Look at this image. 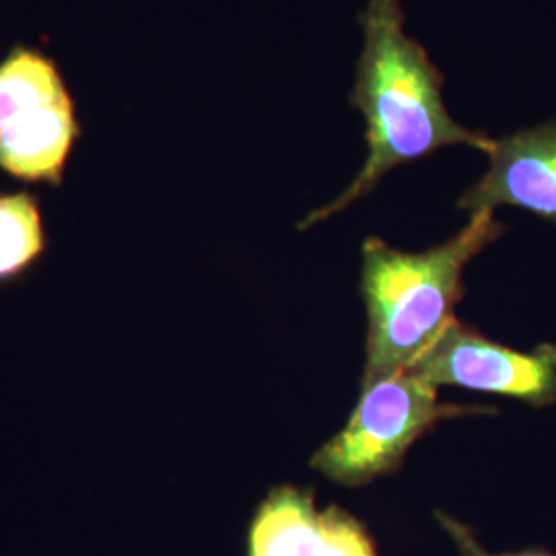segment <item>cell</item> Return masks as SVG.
Wrapping results in <instances>:
<instances>
[{"label": "cell", "mask_w": 556, "mask_h": 556, "mask_svg": "<svg viewBox=\"0 0 556 556\" xmlns=\"http://www.w3.org/2000/svg\"><path fill=\"white\" fill-rule=\"evenodd\" d=\"M408 369L435 388L459 386L517 397L536 408L556 400L555 344L521 353L480 337L456 318L443 326Z\"/></svg>", "instance_id": "277c9868"}, {"label": "cell", "mask_w": 556, "mask_h": 556, "mask_svg": "<svg viewBox=\"0 0 556 556\" xmlns=\"http://www.w3.org/2000/svg\"><path fill=\"white\" fill-rule=\"evenodd\" d=\"M438 521L443 526V530L452 536L456 542L457 553L459 556H556L544 548H523L519 553H498L493 555L489 551H484V546L478 544L477 536L472 534V530L464 523H459L454 517L445 516V514H438Z\"/></svg>", "instance_id": "30bf717a"}, {"label": "cell", "mask_w": 556, "mask_h": 556, "mask_svg": "<svg viewBox=\"0 0 556 556\" xmlns=\"http://www.w3.org/2000/svg\"><path fill=\"white\" fill-rule=\"evenodd\" d=\"M495 415V408L441 404L438 388L402 369L363 386L346 427L312 457V468L344 486H361L396 472L408 447L439 420Z\"/></svg>", "instance_id": "3957f363"}, {"label": "cell", "mask_w": 556, "mask_h": 556, "mask_svg": "<svg viewBox=\"0 0 556 556\" xmlns=\"http://www.w3.org/2000/svg\"><path fill=\"white\" fill-rule=\"evenodd\" d=\"M486 157V174L457 208L472 215L516 206L556 225V118L493 139Z\"/></svg>", "instance_id": "8992f818"}, {"label": "cell", "mask_w": 556, "mask_h": 556, "mask_svg": "<svg viewBox=\"0 0 556 556\" xmlns=\"http://www.w3.org/2000/svg\"><path fill=\"white\" fill-rule=\"evenodd\" d=\"M493 213H472L454 238L418 254L379 238L363 243L361 291L369 316L363 386L408 369L454 318L466 264L505 231Z\"/></svg>", "instance_id": "7a4b0ae2"}, {"label": "cell", "mask_w": 556, "mask_h": 556, "mask_svg": "<svg viewBox=\"0 0 556 556\" xmlns=\"http://www.w3.org/2000/svg\"><path fill=\"white\" fill-rule=\"evenodd\" d=\"M361 29L363 50L349 101L365 119L367 157L342 194L299 223L301 231L367 197L396 167L454 144L482 153L493 144V137L452 118L443 101L445 77L425 46L406 34L402 0H367Z\"/></svg>", "instance_id": "6da1fadb"}, {"label": "cell", "mask_w": 556, "mask_h": 556, "mask_svg": "<svg viewBox=\"0 0 556 556\" xmlns=\"http://www.w3.org/2000/svg\"><path fill=\"white\" fill-rule=\"evenodd\" d=\"M48 250L40 200L31 192H0V285L20 280Z\"/></svg>", "instance_id": "ba28073f"}, {"label": "cell", "mask_w": 556, "mask_h": 556, "mask_svg": "<svg viewBox=\"0 0 556 556\" xmlns=\"http://www.w3.org/2000/svg\"><path fill=\"white\" fill-rule=\"evenodd\" d=\"M71 96L59 64L36 48L15 46L0 60V122L21 110Z\"/></svg>", "instance_id": "9c48e42d"}, {"label": "cell", "mask_w": 556, "mask_h": 556, "mask_svg": "<svg viewBox=\"0 0 556 556\" xmlns=\"http://www.w3.org/2000/svg\"><path fill=\"white\" fill-rule=\"evenodd\" d=\"M80 135L73 96L21 110L0 122V169L21 181L59 188Z\"/></svg>", "instance_id": "52a82bcc"}, {"label": "cell", "mask_w": 556, "mask_h": 556, "mask_svg": "<svg viewBox=\"0 0 556 556\" xmlns=\"http://www.w3.org/2000/svg\"><path fill=\"white\" fill-rule=\"evenodd\" d=\"M245 556H378L367 526L337 505L319 509L312 489L275 486L245 534Z\"/></svg>", "instance_id": "5b68a950"}]
</instances>
